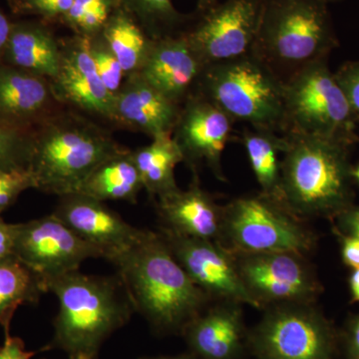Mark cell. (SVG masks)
Masks as SVG:
<instances>
[{
  "instance_id": "1",
  "label": "cell",
  "mask_w": 359,
  "mask_h": 359,
  "mask_svg": "<svg viewBox=\"0 0 359 359\" xmlns=\"http://www.w3.org/2000/svg\"><path fill=\"white\" fill-rule=\"evenodd\" d=\"M109 262L134 311L158 334H181L212 302L187 275L159 231L144 230L136 244Z\"/></svg>"
},
{
  "instance_id": "2",
  "label": "cell",
  "mask_w": 359,
  "mask_h": 359,
  "mask_svg": "<svg viewBox=\"0 0 359 359\" xmlns=\"http://www.w3.org/2000/svg\"><path fill=\"white\" fill-rule=\"evenodd\" d=\"M280 163V203L302 219L334 221L354 205L348 144L285 132Z\"/></svg>"
},
{
  "instance_id": "3",
  "label": "cell",
  "mask_w": 359,
  "mask_h": 359,
  "mask_svg": "<svg viewBox=\"0 0 359 359\" xmlns=\"http://www.w3.org/2000/svg\"><path fill=\"white\" fill-rule=\"evenodd\" d=\"M59 311L44 351L60 349L69 359H97L104 342L124 327L134 309L119 278L71 271L49 280Z\"/></svg>"
},
{
  "instance_id": "4",
  "label": "cell",
  "mask_w": 359,
  "mask_h": 359,
  "mask_svg": "<svg viewBox=\"0 0 359 359\" xmlns=\"http://www.w3.org/2000/svg\"><path fill=\"white\" fill-rule=\"evenodd\" d=\"M125 150L89 116L65 107L35 127L28 169L35 189L61 197L77 193L101 163Z\"/></svg>"
},
{
  "instance_id": "5",
  "label": "cell",
  "mask_w": 359,
  "mask_h": 359,
  "mask_svg": "<svg viewBox=\"0 0 359 359\" xmlns=\"http://www.w3.org/2000/svg\"><path fill=\"white\" fill-rule=\"evenodd\" d=\"M335 45L327 0H263L252 54L285 83Z\"/></svg>"
},
{
  "instance_id": "6",
  "label": "cell",
  "mask_w": 359,
  "mask_h": 359,
  "mask_svg": "<svg viewBox=\"0 0 359 359\" xmlns=\"http://www.w3.org/2000/svg\"><path fill=\"white\" fill-rule=\"evenodd\" d=\"M198 92L235 123L285 133V83L252 53L207 66Z\"/></svg>"
},
{
  "instance_id": "7",
  "label": "cell",
  "mask_w": 359,
  "mask_h": 359,
  "mask_svg": "<svg viewBox=\"0 0 359 359\" xmlns=\"http://www.w3.org/2000/svg\"><path fill=\"white\" fill-rule=\"evenodd\" d=\"M318 242V235L304 219L261 192L223 205L219 244L231 252H294L308 256Z\"/></svg>"
},
{
  "instance_id": "8",
  "label": "cell",
  "mask_w": 359,
  "mask_h": 359,
  "mask_svg": "<svg viewBox=\"0 0 359 359\" xmlns=\"http://www.w3.org/2000/svg\"><path fill=\"white\" fill-rule=\"evenodd\" d=\"M248 332V351L256 359H334L339 332L316 302L280 304L264 309Z\"/></svg>"
},
{
  "instance_id": "9",
  "label": "cell",
  "mask_w": 359,
  "mask_h": 359,
  "mask_svg": "<svg viewBox=\"0 0 359 359\" xmlns=\"http://www.w3.org/2000/svg\"><path fill=\"white\" fill-rule=\"evenodd\" d=\"M285 133L297 132L348 145L353 141L358 115L325 61L285 82Z\"/></svg>"
},
{
  "instance_id": "10",
  "label": "cell",
  "mask_w": 359,
  "mask_h": 359,
  "mask_svg": "<svg viewBox=\"0 0 359 359\" xmlns=\"http://www.w3.org/2000/svg\"><path fill=\"white\" fill-rule=\"evenodd\" d=\"M241 280L259 309L316 302L320 278L306 256L294 252H233Z\"/></svg>"
},
{
  "instance_id": "11",
  "label": "cell",
  "mask_w": 359,
  "mask_h": 359,
  "mask_svg": "<svg viewBox=\"0 0 359 359\" xmlns=\"http://www.w3.org/2000/svg\"><path fill=\"white\" fill-rule=\"evenodd\" d=\"M263 0H224L191 16L183 33L205 66L244 57L256 41Z\"/></svg>"
},
{
  "instance_id": "12",
  "label": "cell",
  "mask_w": 359,
  "mask_h": 359,
  "mask_svg": "<svg viewBox=\"0 0 359 359\" xmlns=\"http://www.w3.org/2000/svg\"><path fill=\"white\" fill-rule=\"evenodd\" d=\"M14 256L39 275L47 287L49 280L78 271L86 259L102 257V254L51 214L20 224Z\"/></svg>"
},
{
  "instance_id": "13",
  "label": "cell",
  "mask_w": 359,
  "mask_h": 359,
  "mask_svg": "<svg viewBox=\"0 0 359 359\" xmlns=\"http://www.w3.org/2000/svg\"><path fill=\"white\" fill-rule=\"evenodd\" d=\"M159 233L187 275L212 301L259 309L241 280L233 252L218 242L186 237L162 226Z\"/></svg>"
},
{
  "instance_id": "14",
  "label": "cell",
  "mask_w": 359,
  "mask_h": 359,
  "mask_svg": "<svg viewBox=\"0 0 359 359\" xmlns=\"http://www.w3.org/2000/svg\"><path fill=\"white\" fill-rule=\"evenodd\" d=\"M235 121L202 94H194L182 105L172 138L193 171L205 165L224 181L222 156L233 135Z\"/></svg>"
},
{
  "instance_id": "15",
  "label": "cell",
  "mask_w": 359,
  "mask_h": 359,
  "mask_svg": "<svg viewBox=\"0 0 359 359\" xmlns=\"http://www.w3.org/2000/svg\"><path fill=\"white\" fill-rule=\"evenodd\" d=\"M57 75L50 80L61 105L114 124L115 95L104 86L89 50L88 39L73 34L60 39Z\"/></svg>"
},
{
  "instance_id": "16",
  "label": "cell",
  "mask_w": 359,
  "mask_h": 359,
  "mask_svg": "<svg viewBox=\"0 0 359 359\" xmlns=\"http://www.w3.org/2000/svg\"><path fill=\"white\" fill-rule=\"evenodd\" d=\"M53 215L80 238L100 250L107 261L130 249L143 235L144 230L125 222L102 201L83 194L59 197Z\"/></svg>"
},
{
  "instance_id": "17",
  "label": "cell",
  "mask_w": 359,
  "mask_h": 359,
  "mask_svg": "<svg viewBox=\"0 0 359 359\" xmlns=\"http://www.w3.org/2000/svg\"><path fill=\"white\" fill-rule=\"evenodd\" d=\"M205 67L182 32L154 40L139 74L172 102L182 106L198 93Z\"/></svg>"
},
{
  "instance_id": "18",
  "label": "cell",
  "mask_w": 359,
  "mask_h": 359,
  "mask_svg": "<svg viewBox=\"0 0 359 359\" xmlns=\"http://www.w3.org/2000/svg\"><path fill=\"white\" fill-rule=\"evenodd\" d=\"M189 353L200 359H240L248 349L242 304L208 306L182 332Z\"/></svg>"
},
{
  "instance_id": "19",
  "label": "cell",
  "mask_w": 359,
  "mask_h": 359,
  "mask_svg": "<svg viewBox=\"0 0 359 359\" xmlns=\"http://www.w3.org/2000/svg\"><path fill=\"white\" fill-rule=\"evenodd\" d=\"M181 107L134 73L115 95L114 124L152 139L172 136Z\"/></svg>"
},
{
  "instance_id": "20",
  "label": "cell",
  "mask_w": 359,
  "mask_h": 359,
  "mask_svg": "<svg viewBox=\"0 0 359 359\" xmlns=\"http://www.w3.org/2000/svg\"><path fill=\"white\" fill-rule=\"evenodd\" d=\"M54 96L50 80L0 63V120L35 128L62 109Z\"/></svg>"
},
{
  "instance_id": "21",
  "label": "cell",
  "mask_w": 359,
  "mask_h": 359,
  "mask_svg": "<svg viewBox=\"0 0 359 359\" xmlns=\"http://www.w3.org/2000/svg\"><path fill=\"white\" fill-rule=\"evenodd\" d=\"M186 190L174 191L157 199L162 228L201 240L221 242L223 205L201 187L197 173Z\"/></svg>"
},
{
  "instance_id": "22",
  "label": "cell",
  "mask_w": 359,
  "mask_h": 359,
  "mask_svg": "<svg viewBox=\"0 0 359 359\" xmlns=\"http://www.w3.org/2000/svg\"><path fill=\"white\" fill-rule=\"evenodd\" d=\"M60 39L43 20H20L11 23L4 54V65L52 80L60 66Z\"/></svg>"
},
{
  "instance_id": "23",
  "label": "cell",
  "mask_w": 359,
  "mask_h": 359,
  "mask_svg": "<svg viewBox=\"0 0 359 359\" xmlns=\"http://www.w3.org/2000/svg\"><path fill=\"white\" fill-rule=\"evenodd\" d=\"M144 190L140 175L129 149L113 156L87 177L77 193L93 199L124 201L135 204Z\"/></svg>"
},
{
  "instance_id": "24",
  "label": "cell",
  "mask_w": 359,
  "mask_h": 359,
  "mask_svg": "<svg viewBox=\"0 0 359 359\" xmlns=\"http://www.w3.org/2000/svg\"><path fill=\"white\" fill-rule=\"evenodd\" d=\"M132 157L149 197L157 200L178 190L175 170L184 158L172 136L152 139L149 145L132 151Z\"/></svg>"
},
{
  "instance_id": "25",
  "label": "cell",
  "mask_w": 359,
  "mask_h": 359,
  "mask_svg": "<svg viewBox=\"0 0 359 359\" xmlns=\"http://www.w3.org/2000/svg\"><path fill=\"white\" fill-rule=\"evenodd\" d=\"M99 35L119 61L125 76L140 72L154 42L120 4Z\"/></svg>"
},
{
  "instance_id": "26",
  "label": "cell",
  "mask_w": 359,
  "mask_h": 359,
  "mask_svg": "<svg viewBox=\"0 0 359 359\" xmlns=\"http://www.w3.org/2000/svg\"><path fill=\"white\" fill-rule=\"evenodd\" d=\"M47 292L46 283L15 256L0 263V327L11 334L14 313L23 304H35Z\"/></svg>"
},
{
  "instance_id": "27",
  "label": "cell",
  "mask_w": 359,
  "mask_h": 359,
  "mask_svg": "<svg viewBox=\"0 0 359 359\" xmlns=\"http://www.w3.org/2000/svg\"><path fill=\"white\" fill-rule=\"evenodd\" d=\"M242 144L261 193L280 202L283 135L249 127L243 131Z\"/></svg>"
},
{
  "instance_id": "28",
  "label": "cell",
  "mask_w": 359,
  "mask_h": 359,
  "mask_svg": "<svg viewBox=\"0 0 359 359\" xmlns=\"http://www.w3.org/2000/svg\"><path fill=\"white\" fill-rule=\"evenodd\" d=\"M119 4L153 40L180 34L191 18L179 13L172 0H119Z\"/></svg>"
},
{
  "instance_id": "29",
  "label": "cell",
  "mask_w": 359,
  "mask_h": 359,
  "mask_svg": "<svg viewBox=\"0 0 359 359\" xmlns=\"http://www.w3.org/2000/svg\"><path fill=\"white\" fill-rule=\"evenodd\" d=\"M119 4V0H75L59 23L74 35L91 39L100 34Z\"/></svg>"
},
{
  "instance_id": "30",
  "label": "cell",
  "mask_w": 359,
  "mask_h": 359,
  "mask_svg": "<svg viewBox=\"0 0 359 359\" xmlns=\"http://www.w3.org/2000/svg\"><path fill=\"white\" fill-rule=\"evenodd\" d=\"M34 128H25L0 120V170L29 167Z\"/></svg>"
},
{
  "instance_id": "31",
  "label": "cell",
  "mask_w": 359,
  "mask_h": 359,
  "mask_svg": "<svg viewBox=\"0 0 359 359\" xmlns=\"http://www.w3.org/2000/svg\"><path fill=\"white\" fill-rule=\"evenodd\" d=\"M88 42L90 54L101 81L108 92L116 95L126 77L121 65L100 35L88 39Z\"/></svg>"
},
{
  "instance_id": "32",
  "label": "cell",
  "mask_w": 359,
  "mask_h": 359,
  "mask_svg": "<svg viewBox=\"0 0 359 359\" xmlns=\"http://www.w3.org/2000/svg\"><path fill=\"white\" fill-rule=\"evenodd\" d=\"M28 189H35L29 169L0 170V216Z\"/></svg>"
},
{
  "instance_id": "33",
  "label": "cell",
  "mask_w": 359,
  "mask_h": 359,
  "mask_svg": "<svg viewBox=\"0 0 359 359\" xmlns=\"http://www.w3.org/2000/svg\"><path fill=\"white\" fill-rule=\"evenodd\" d=\"M75 0H18L13 13L39 16L47 23H59L70 11Z\"/></svg>"
},
{
  "instance_id": "34",
  "label": "cell",
  "mask_w": 359,
  "mask_h": 359,
  "mask_svg": "<svg viewBox=\"0 0 359 359\" xmlns=\"http://www.w3.org/2000/svg\"><path fill=\"white\" fill-rule=\"evenodd\" d=\"M337 81L348 99L356 115H359V62L344 66L337 74Z\"/></svg>"
},
{
  "instance_id": "35",
  "label": "cell",
  "mask_w": 359,
  "mask_h": 359,
  "mask_svg": "<svg viewBox=\"0 0 359 359\" xmlns=\"http://www.w3.org/2000/svg\"><path fill=\"white\" fill-rule=\"evenodd\" d=\"M339 340L344 359H359V313L347 318Z\"/></svg>"
},
{
  "instance_id": "36",
  "label": "cell",
  "mask_w": 359,
  "mask_h": 359,
  "mask_svg": "<svg viewBox=\"0 0 359 359\" xmlns=\"http://www.w3.org/2000/svg\"><path fill=\"white\" fill-rule=\"evenodd\" d=\"M334 231L340 245L342 262L349 269H359V238Z\"/></svg>"
},
{
  "instance_id": "37",
  "label": "cell",
  "mask_w": 359,
  "mask_h": 359,
  "mask_svg": "<svg viewBox=\"0 0 359 359\" xmlns=\"http://www.w3.org/2000/svg\"><path fill=\"white\" fill-rule=\"evenodd\" d=\"M20 224L6 223L0 216V263L14 256Z\"/></svg>"
},
{
  "instance_id": "38",
  "label": "cell",
  "mask_w": 359,
  "mask_h": 359,
  "mask_svg": "<svg viewBox=\"0 0 359 359\" xmlns=\"http://www.w3.org/2000/svg\"><path fill=\"white\" fill-rule=\"evenodd\" d=\"M332 223V230L359 238V205H351L334 219Z\"/></svg>"
},
{
  "instance_id": "39",
  "label": "cell",
  "mask_w": 359,
  "mask_h": 359,
  "mask_svg": "<svg viewBox=\"0 0 359 359\" xmlns=\"http://www.w3.org/2000/svg\"><path fill=\"white\" fill-rule=\"evenodd\" d=\"M36 351H26L25 341L20 337L6 335L0 346V359H32Z\"/></svg>"
},
{
  "instance_id": "40",
  "label": "cell",
  "mask_w": 359,
  "mask_h": 359,
  "mask_svg": "<svg viewBox=\"0 0 359 359\" xmlns=\"http://www.w3.org/2000/svg\"><path fill=\"white\" fill-rule=\"evenodd\" d=\"M11 23L4 11L0 8V63H4L9 35H11Z\"/></svg>"
},
{
  "instance_id": "41",
  "label": "cell",
  "mask_w": 359,
  "mask_h": 359,
  "mask_svg": "<svg viewBox=\"0 0 359 359\" xmlns=\"http://www.w3.org/2000/svg\"><path fill=\"white\" fill-rule=\"evenodd\" d=\"M351 302H359V269H353L348 278Z\"/></svg>"
},
{
  "instance_id": "42",
  "label": "cell",
  "mask_w": 359,
  "mask_h": 359,
  "mask_svg": "<svg viewBox=\"0 0 359 359\" xmlns=\"http://www.w3.org/2000/svg\"><path fill=\"white\" fill-rule=\"evenodd\" d=\"M140 359H200L193 353L178 354V355H160V356H145Z\"/></svg>"
},
{
  "instance_id": "43",
  "label": "cell",
  "mask_w": 359,
  "mask_h": 359,
  "mask_svg": "<svg viewBox=\"0 0 359 359\" xmlns=\"http://www.w3.org/2000/svg\"><path fill=\"white\" fill-rule=\"evenodd\" d=\"M218 2V0H198L197 11H204Z\"/></svg>"
},
{
  "instance_id": "44",
  "label": "cell",
  "mask_w": 359,
  "mask_h": 359,
  "mask_svg": "<svg viewBox=\"0 0 359 359\" xmlns=\"http://www.w3.org/2000/svg\"><path fill=\"white\" fill-rule=\"evenodd\" d=\"M6 4H8L11 11H13L14 8H15L16 4H18V0H6Z\"/></svg>"
},
{
  "instance_id": "45",
  "label": "cell",
  "mask_w": 359,
  "mask_h": 359,
  "mask_svg": "<svg viewBox=\"0 0 359 359\" xmlns=\"http://www.w3.org/2000/svg\"><path fill=\"white\" fill-rule=\"evenodd\" d=\"M353 175L354 181L358 182L359 183V165L358 167L353 168Z\"/></svg>"
},
{
  "instance_id": "46",
  "label": "cell",
  "mask_w": 359,
  "mask_h": 359,
  "mask_svg": "<svg viewBox=\"0 0 359 359\" xmlns=\"http://www.w3.org/2000/svg\"><path fill=\"white\" fill-rule=\"evenodd\" d=\"M327 1H328V0H327Z\"/></svg>"
}]
</instances>
